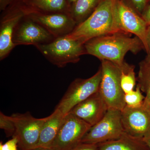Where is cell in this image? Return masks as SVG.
<instances>
[{"mask_svg": "<svg viewBox=\"0 0 150 150\" xmlns=\"http://www.w3.org/2000/svg\"><path fill=\"white\" fill-rule=\"evenodd\" d=\"M18 140L16 137H12L11 139L8 140L5 144L0 142V150H18Z\"/></svg>", "mask_w": 150, "mask_h": 150, "instance_id": "cb8c5ba5", "label": "cell"}, {"mask_svg": "<svg viewBox=\"0 0 150 150\" xmlns=\"http://www.w3.org/2000/svg\"><path fill=\"white\" fill-rule=\"evenodd\" d=\"M138 84L146 94L143 105L150 109V58L146 56L139 64Z\"/></svg>", "mask_w": 150, "mask_h": 150, "instance_id": "d6986e66", "label": "cell"}, {"mask_svg": "<svg viewBox=\"0 0 150 150\" xmlns=\"http://www.w3.org/2000/svg\"><path fill=\"white\" fill-rule=\"evenodd\" d=\"M108 109L107 103L98 91L76 105L69 113L92 126L102 119Z\"/></svg>", "mask_w": 150, "mask_h": 150, "instance_id": "5bb4252c", "label": "cell"}, {"mask_svg": "<svg viewBox=\"0 0 150 150\" xmlns=\"http://www.w3.org/2000/svg\"><path fill=\"white\" fill-rule=\"evenodd\" d=\"M115 0H103L86 20L67 35L84 43L92 38L118 32L114 16Z\"/></svg>", "mask_w": 150, "mask_h": 150, "instance_id": "7a4b0ae2", "label": "cell"}, {"mask_svg": "<svg viewBox=\"0 0 150 150\" xmlns=\"http://www.w3.org/2000/svg\"><path fill=\"white\" fill-rule=\"evenodd\" d=\"M28 150H55L53 149H51L50 148H46V147H36L34 148V149H31Z\"/></svg>", "mask_w": 150, "mask_h": 150, "instance_id": "f546056e", "label": "cell"}, {"mask_svg": "<svg viewBox=\"0 0 150 150\" xmlns=\"http://www.w3.org/2000/svg\"><path fill=\"white\" fill-rule=\"evenodd\" d=\"M65 115L57 108L46 117L40 131L37 147L49 148L57 137Z\"/></svg>", "mask_w": 150, "mask_h": 150, "instance_id": "9a60e30c", "label": "cell"}, {"mask_svg": "<svg viewBox=\"0 0 150 150\" xmlns=\"http://www.w3.org/2000/svg\"><path fill=\"white\" fill-rule=\"evenodd\" d=\"M127 5L142 15L146 6L149 2V0H122Z\"/></svg>", "mask_w": 150, "mask_h": 150, "instance_id": "603a6c76", "label": "cell"}, {"mask_svg": "<svg viewBox=\"0 0 150 150\" xmlns=\"http://www.w3.org/2000/svg\"><path fill=\"white\" fill-rule=\"evenodd\" d=\"M121 67V88L125 94L134 90L137 83L134 69L135 67L124 62Z\"/></svg>", "mask_w": 150, "mask_h": 150, "instance_id": "ffe728a7", "label": "cell"}, {"mask_svg": "<svg viewBox=\"0 0 150 150\" xmlns=\"http://www.w3.org/2000/svg\"><path fill=\"white\" fill-rule=\"evenodd\" d=\"M98 150H149L143 139L125 133L117 139L98 144Z\"/></svg>", "mask_w": 150, "mask_h": 150, "instance_id": "2e32d148", "label": "cell"}, {"mask_svg": "<svg viewBox=\"0 0 150 150\" xmlns=\"http://www.w3.org/2000/svg\"><path fill=\"white\" fill-rule=\"evenodd\" d=\"M11 115L16 126L13 137L17 138L19 148L21 150H28L37 147L40 131L46 117L35 118L29 112L14 113Z\"/></svg>", "mask_w": 150, "mask_h": 150, "instance_id": "ba28073f", "label": "cell"}, {"mask_svg": "<svg viewBox=\"0 0 150 150\" xmlns=\"http://www.w3.org/2000/svg\"><path fill=\"white\" fill-rule=\"evenodd\" d=\"M51 64L64 68L69 64H76L86 54L84 43L68 37L56 38L50 43L35 46Z\"/></svg>", "mask_w": 150, "mask_h": 150, "instance_id": "3957f363", "label": "cell"}, {"mask_svg": "<svg viewBox=\"0 0 150 150\" xmlns=\"http://www.w3.org/2000/svg\"><path fill=\"white\" fill-rule=\"evenodd\" d=\"M145 96L142 93L140 87L137 85L135 90L125 94L124 101L126 106L131 108H137L142 106Z\"/></svg>", "mask_w": 150, "mask_h": 150, "instance_id": "44dd1931", "label": "cell"}, {"mask_svg": "<svg viewBox=\"0 0 150 150\" xmlns=\"http://www.w3.org/2000/svg\"><path fill=\"white\" fill-rule=\"evenodd\" d=\"M132 35L117 32L94 38L85 43L86 54L121 67L128 52L137 54L145 50L142 40L137 36L132 37Z\"/></svg>", "mask_w": 150, "mask_h": 150, "instance_id": "6da1fadb", "label": "cell"}, {"mask_svg": "<svg viewBox=\"0 0 150 150\" xmlns=\"http://www.w3.org/2000/svg\"><path fill=\"white\" fill-rule=\"evenodd\" d=\"M121 112L122 124L127 134L141 139L150 135V109L143 105L137 108L126 105Z\"/></svg>", "mask_w": 150, "mask_h": 150, "instance_id": "4fadbf2b", "label": "cell"}, {"mask_svg": "<svg viewBox=\"0 0 150 150\" xmlns=\"http://www.w3.org/2000/svg\"><path fill=\"white\" fill-rule=\"evenodd\" d=\"M103 0H76L70 6L69 14L76 25L91 15Z\"/></svg>", "mask_w": 150, "mask_h": 150, "instance_id": "ac0fdd59", "label": "cell"}, {"mask_svg": "<svg viewBox=\"0 0 150 150\" xmlns=\"http://www.w3.org/2000/svg\"><path fill=\"white\" fill-rule=\"evenodd\" d=\"M114 16L118 32L134 35L142 40L146 48L148 25L142 16L122 0H115Z\"/></svg>", "mask_w": 150, "mask_h": 150, "instance_id": "9c48e42d", "label": "cell"}, {"mask_svg": "<svg viewBox=\"0 0 150 150\" xmlns=\"http://www.w3.org/2000/svg\"><path fill=\"white\" fill-rule=\"evenodd\" d=\"M125 133L121 110L108 108L102 119L91 127L81 143L99 144L119 139Z\"/></svg>", "mask_w": 150, "mask_h": 150, "instance_id": "5b68a950", "label": "cell"}, {"mask_svg": "<svg viewBox=\"0 0 150 150\" xmlns=\"http://www.w3.org/2000/svg\"><path fill=\"white\" fill-rule=\"evenodd\" d=\"M20 0H0V11H3L9 6Z\"/></svg>", "mask_w": 150, "mask_h": 150, "instance_id": "4316f807", "label": "cell"}, {"mask_svg": "<svg viewBox=\"0 0 150 150\" xmlns=\"http://www.w3.org/2000/svg\"><path fill=\"white\" fill-rule=\"evenodd\" d=\"M55 38L45 28L25 15L15 30L13 41L16 46L22 45L36 46L50 43Z\"/></svg>", "mask_w": 150, "mask_h": 150, "instance_id": "7c38bea8", "label": "cell"}, {"mask_svg": "<svg viewBox=\"0 0 150 150\" xmlns=\"http://www.w3.org/2000/svg\"><path fill=\"white\" fill-rule=\"evenodd\" d=\"M102 77L101 69L91 77L86 79L77 78L73 81L56 106L66 115L77 105L88 98L99 90Z\"/></svg>", "mask_w": 150, "mask_h": 150, "instance_id": "8992f818", "label": "cell"}, {"mask_svg": "<svg viewBox=\"0 0 150 150\" xmlns=\"http://www.w3.org/2000/svg\"><path fill=\"white\" fill-rule=\"evenodd\" d=\"M91 126L71 113L65 115L56 139L50 146L55 150H70L79 144Z\"/></svg>", "mask_w": 150, "mask_h": 150, "instance_id": "52a82bcc", "label": "cell"}, {"mask_svg": "<svg viewBox=\"0 0 150 150\" xmlns=\"http://www.w3.org/2000/svg\"><path fill=\"white\" fill-rule=\"evenodd\" d=\"M70 150H98V144L81 143Z\"/></svg>", "mask_w": 150, "mask_h": 150, "instance_id": "d4e9b609", "label": "cell"}, {"mask_svg": "<svg viewBox=\"0 0 150 150\" xmlns=\"http://www.w3.org/2000/svg\"><path fill=\"white\" fill-rule=\"evenodd\" d=\"M23 6L25 16L40 24L55 38L70 34L76 26L70 14L43 13L28 8L23 4Z\"/></svg>", "mask_w": 150, "mask_h": 150, "instance_id": "8fae6325", "label": "cell"}, {"mask_svg": "<svg viewBox=\"0 0 150 150\" xmlns=\"http://www.w3.org/2000/svg\"><path fill=\"white\" fill-rule=\"evenodd\" d=\"M0 128L5 131L7 137H13L16 131L15 124L12 115L8 116L0 112Z\"/></svg>", "mask_w": 150, "mask_h": 150, "instance_id": "7402d4cb", "label": "cell"}, {"mask_svg": "<svg viewBox=\"0 0 150 150\" xmlns=\"http://www.w3.org/2000/svg\"><path fill=\"white\" fill-rule=\"evenodd\" d=\"M143 139H144L145 143L147 145L148 147H149V150H150V134L146 136V137H145L144 138H143Z\"/></svg>", "mask_w": 150, "mask_h": 150, "instance_id": "f1b7e54d", "label": "cell"}, {"mask_svg": "<svg viewBox=\"0 0 150 150\" xmlns=\"http://www.w3.org/2000/svg\"><path fill=\"white\" fill-rule=\"evenodd\" d=\"M25 6L32 10L46 13H69L68 0H22Z\"/></svg>", "mask_w": 150, "mask_h": 150, "instance_id": "e0dca14e", "label": "cell"}, {"mask_svg": "<svg viewBox=\"0 0 150 150\" xmlns=\"http://www.w3.org/2000/svg\"><path fill=\"white\" fill-rule=\"evenodd\" d=\"M149 1H150V0H149Z\"/></svg>", "mask_w": 150, "mask_h": 150, "instance_id": "1f68e13d", "label": "cell"}, {"mask_svg": "<svg viewBox=\"0 0 150 150\" xmlns=\"http://www.w3.org/2000/svg\"><path fill=\"white\" fill-rule=\"evenodd\" d=\"M25 16L22 0L3 11L0 19V60L9 55L15 45L13 41L15 30Z\"/></svg>", "mask_w": 150, "mask_h": 150, "instance_id": "30bf717a", "label": "cell"}, {"mask_svg": "<svg viewBox=\"0 0 150 150\" xmlns=\"http://www.w3.org/2000/svg\"><path fill=\"white\" fill-rule=\"evenodd\" d=\"M100 67L102 77L98 91L108 108L121 111L126 105L121 85V67L105 60L101 61Z\"/></svg>", "mask_w": 150, "mask_h": 150, "instance_id": "277c9868", "label": "cell"}, {"mask_svg": "<svg viewBox=\"0 0 150 150\" xmlns=\"http://www.w3.org/2000/svg\"><path fill=\"white\" fill-rule=\"evenodd\" d=\"M146 52L148 57L150 58V25H149L147 27L146 35Z\"/></svg>", "mask_w": 150, "mask_h": 150, "instance_id": "83f0119b", "label": "cell"}, {"mask_svg": "<svg viewBox=\"0 0 150 150\" xmlns=\"http://www.w3.org/2000/svg\"><path fill=\"white\" fill-rule=\"evenodd\" d=\"M69 1V4L70 6H71V5L73 4L74 2H75L76 0H68Z\"/></svg>", "mask_w": 150, "mask_h": 150, "instance_id": "4dcf8cb0", "label": "cell"}, {"mask_svg": "<svg viewBox=\"0 0 150 150\" xmlns=\"http://www.w3.org/2000/svg\"><path fill=\"white\" fill-rule=\"evenodd\" d=\"M141 16L146 23L148 26L150 25V1L148 3Z\"/></svg>", "mask_w": 150, "mask_h": 150, "instance_id": "484cf974", "label": "cell"}]
</instances>
